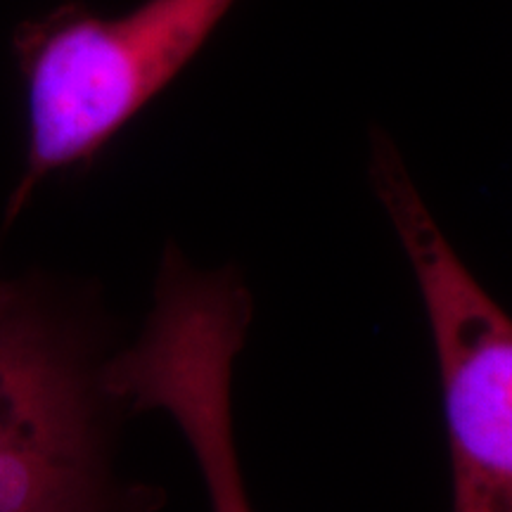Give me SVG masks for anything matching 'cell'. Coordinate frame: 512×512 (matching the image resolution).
Listing matches in <instances>:
<instances>
[{
    "label": "cell",
    "instance_id": "obj_1",
    "mask_svg": "<svg viewBox=\"0 0 512 512\" xmlns=\"http://www.w3.org/2000/svg\"><path fill=\"white\" fill-rule=\"evenodd\" d=\"M235 0H145L119 17L64 5L19 24L27 150L8 219L48 176L91 162L192 62Z\"/></svg>",
    "mask_w": 512,
    "mask_h": 512
},
{
    "label": "cell",
    "instance_id": "obj_3",
    "mask_svg": "<svg viewBox=\"0 0 512 512\" xmlns=\"http://www.w3.org/2000/svg\"><path fill=\"white\" fill-rule=\"evenodd\" d=\"M105 403L79 330L29 287L0 313V512H119Z\"/></svg>",
    "mask_w": 512,
    "mask_h": 512
},
{
    "label": "cell",
    "instance_id": "obj_5",
    "mask_svg": "<svg viewBox=\"0 0 512 512\" xmlns=\"http://www.w3.org/2000/svg\"><path fill=\"white\" fill-rule=\"evenodd\" d=\"M27 290H29V285L22 283V280H8L0 275V313L8 311L12 304L19 302Z\"/></svg>",
    "mask_w": 512,
    "mask_h": 512
},
{
    "label": "cell",
    "instance_id": "obj_4",
    "mask_svg": "<svg viewBox=\"0 0 512 512\" xmlns=\"http://www.w3.org/2000/svg\"><path fill=\"white\" fill-rule=\"evenodd\" d=\"M242 337L216 318H185L152 332L128 356L121 389L136 411H162L188 441L211 512H254L233 425V370Z\"/></svg>",
    "mask_w": 512,
    "mask_h": 512
},
{
    "label": "cell",
    "instance_id": "obj_2",
    "mask_svg": "<svg viewBox=\"0 0 512 512\" xmlns=\"http://www.w3.org/2000/svg\"><path fill=\"white\" fill-rule=\"evenodd\" d=\"M373 181L430 320L453 512H512V318L448 245L384 138L373 147Z\"/></svg>",
    "mask_w": 512,
    "mask_h": 512
}]
</instances>
